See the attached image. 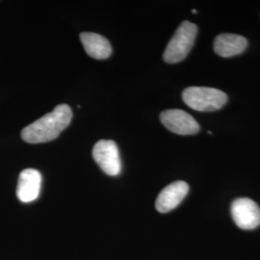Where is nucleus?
Returning <instances> with one entry per match:
<instances>
[{
  "mask_svg": "<svg viewBox=\"0 0 260 260\" xmlns=\"http://www.w3.org/2000/svg\"><path fill=\"white\" fill-rule=\"evenodd\" d=\"M73 112L69 105L60 104L55 109L29 124L21 131V138L29 144L47 143L56 139L71 123Z\"/></svg>",
  "mask_w": 260,
  "mask_h": 260,
  "instance_id": "obj_1",
  "label": "nucleus"
},
{
  "mask_svg": "<svg viewBox=\"0 0 260 260\" xmlns=\"http://www.w3.org/2000/svg\"><path fill=\"white\" fill-rule=\"evenodd\" d=\"M183 102L200 112L219 110L228 102V95L221 90L209 87H189L182 93Z\"/></svg>",
  "mask_w": 260,
  "mask_h": 260,
  "instance_id": "obj_2",
  "label": "nucleus"
},
{
  "mask_svg": "<svg viewBox=\"0 0 260 260\" xmlns=\"http://www.w3.org/2000/svg\"><path fill=\"white\" fill-rule=\"evenodd\" d=\"M197 34L198 26L196 24L190 21H183L165 49L163 55L165 62L175 64L184 60L194 46Z\"/></svg>",
  "mask_w": 260,
  "mask_h": 260,
  "instance_id": "obj_3",
  "label": "nucleus"
},
{
  "mask_svg": "<svg viewBox=\"0 0 260 260\" xmlns=\"http://www.w3.org/2000/svg\"><path fill=\"white\" fill-rule=\"evenodd\" d=\"M94 161L108 176H118L121 173V163L117 144L111 140L99 141L93 149Z\"/></svg>",
  "mask_w": 260,
  "mask_h": 260,
  "instance_id": "obj_4",
  "label": "nucleus"
},
{
  "mask_svg": "<svg viewBox=\"0 0 260 260\" xmlns=\"http://www.w3.org/2000/svg\"><path fill=\"white\" fill-rule=\"evenodd\" d=\"M231 210L234 223L242 230H254L259 225V206L251 199H236Z\"/></svg>",
  "mask_w": 260,
  "mask_h": 260,
  "instance_id": "obj_5",
  "label": "nucleus"
},
{
  "mask_svg": "<svg viewBox=\"0 0 260 260\" xmlns=\"http://www.w3.org/2000/svg\"><path fill=\"white\" fill-rule=\"evenodd\" d=\"M160 120L167 129L179 135H193L200 131V124L183 110H165L160 114Z\"/></svg>",
  "mask_w": 260,
  "mask_h": 260,
  "instance_id": "obj_6",
  "label": "nucleus"
},
{
  "mask_svg": "<svg viewBox=\"0 0 260 260\" xmlns=\"http://www.w3.org/2000/svg\"><path fill=\"white\" fill-rule=\"evenodd\" d=\"M189 192V185L185 181H175L165 187L158 195L155 207L158 212L167 213L175 209L184 200Z\"/></svg>",
  "mask_w": 260,
  "mask_h": 260,
  "instance_id": "obj_7",
  "label": "nucleus"
},
{
  "mask_svg": "<svg viewBox=\"0 0 260 260\" xmlns=\"http://www.w3.org/2000/svg\"><path fill=\"white\" fill-rule=\"evenodd\" d=\"M42 176L35 169H26L20 173L17 195L22 203H31L37 200L41 192Z\"/></svg>",
  "mask_w": 260,
  "mask_h": 260,
  "instance_id": "obj_8",
  "label": "nucleus"
},
{
  "mask_svg": "<svg viewBox=\"0 0 260 260\" xmlns=\"http://www.w3.org/2000/svg\"><path fill=\"white\" fill-rule=\"evenodd\" d=\"M248 46V41L241 35L224 33L214 41V50L222 57H233L242 53Z\"/></svg>",
  "mask_w": 260,
  "mask_h": 260,
  "instance_id": "obj_9",
  "label": "nucleus"
},
{
  "mask_svg": "<svg viewBox=\"0 0 260 260\" xmlns=\"http://www.w3.org/2000/svg\"><path fill=\"white\" fill-rule=\"evenodd\" d=\"M80 40L88 55L92 58L103 60L111 55L112 47L109 41L100 34L83 32Z\"/></svg>",
  "mask_w": 260,
  "mask_h": 260,
  "instance_id": "obj_10",
  "label": "nucleus"
}]
</instances>
